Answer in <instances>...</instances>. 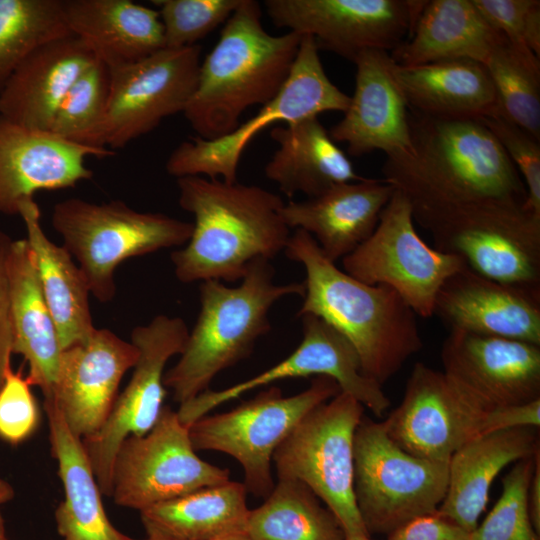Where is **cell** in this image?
<instances>
[{
	"instance_id": "cell-1",
	"label": "cell",
	"mask_w": 540,
	"mask_h": 540,
	"mask_svg": "<svg viewBox=\"0 0 540 540\" xmlns=\"http://www.w3.org/2000/svg\"><path fill=\"white\" fill-rule=\"evenodd\" d=\"M413 154L387 158L383 179L410 202L422 228L478 205H524L522 178L498 140L480 121L442 120L412 110Z\"/></svg>"
},
{
	"instance_id": "cell-2",
	"label": "cell",
	"mask_w": 540,
	"mask_h": 540,
	"mask_svg": "<svg viewBox=\"0 0 540 540\" xmlns=\"http://www.w3.org/2000/svg\"><path fill=\"white\" fill-rule=\"evenodd\" d=\"M177 187L179 206L194 217L188 242L171 254L179 281L235 282L253 261L284 251L291 234L280 196L202 176L177 178Z\"/></svg>"
},
{
	"instance_id": "cell-3",
	"label": "cell",
	"mask_w": 540,
	"mask_h": 540,
	"mask_svg": "<svg viewBox=\"0 0 540 540\" xmlns=\"http://www.w3.org/2000/svg\"><path fill=\"white\" fill-rule=\"evenodd\" d=\"M284 252L306 272L297 316H316L343 335L366 377L383 387L422 349L417 315L393 289L366 284L339 269L304 230H295Z\"/></svg>"
},
{
	"instance_id": "cell-4",
	"label": "cell",
	"mask_w": 540,
	"mask_h": 540,
	"mask_svg": "<svg viewBox=\"0 0 540 540\" xmlns=\"http://www.w3.org/2000/svg\"><path fill=\"white\" fill-rule=\"evenodd\" d=\"M261 15L257 1L241 0L200 63L183 111L197 137L213 140L229 134L248 108L266 104L288 79L302 35H271Z\"/></svg>"
},
{
	"instance_id": "cell-5",
	"label": "cell",
	"mask_w": 540,
	"mask_h": 540,
	"mask_svg": "<svg viewBox=\"0 0 540 540\" xmlns=\"http://www.w3.org/2000/svg\"><path fill=\"white\" fill-rule=\"evenodd\" d=\"M274 275L269 260L257 259L238 286L201 282L196 323L179 360L163 377L175 402L183 404L208 390L217 374L248 357L270 330L269 312L278 300L304 295L303 282L276 284Z\"/></svg>"
},
{
	"instance_id": "cell-6",
	"label": "cell",
	"mask_w": 540,
	"mask_h": 540,
	"mask_svg": "<svg viewBox=\"0 0 540 540\" xmlns=\"http://www.w3.org/2000/svg\"><path fill=\"white\" fill-rule=\"evenodd\" d=\"M51 224L78 262L90 293L100 302L116 294L114 272L131 257L184 246L193 223L163 213L140 212L125 202L69 198L53 207Z\"/></svg>"
},
{
	"instance_id": "cell-7",
	"label": "cell",
	"mask_w": 540,
	"mask_h": 540,
	"mask_svg": "<svg viewBox=\"0 0 540 540\" xmlns=\"http://www.w3.org/2000/svg\"><path fill=\"white\" fill-rule=\"evenodd\" d=\"M364 409L340 391L308 412L272 457L278 480L305 484L335 515L346 539L370 537L354 496V437Z\"/></svg>"
},
{
	"instance_id": "cell-8",
	"label": "cell",
	"mask_w": 540,
	"mask_h": 540,
	"mask_svg": "<svg viewBox=\"0 0 540 540\" xmlns=\"http://www.w3.org/2000/svg\"><path fill=\"white\" fill-rule=\"evenodd\" d=\"M448 483V463L400 448L382 422L363 416L354 437V496L371 535H389L437 511Z\"/></svg>"
},
{
	"instance_id": "cell-9",
	"label": "cell",
	"mask_w": 540,
	"mask_h": 540,
	"mask_svg": "<svg viewBox=\"0 0 540 540\" xmlns=\"http://www.w3.org/2000/svg\"><path fill=\"white\" fill-rule=\"evenodd\" d=\"M349 102L350 96L328 78L313 37L302 35L289 77L277 95L225 136L181 142L169 155L166 171L176 178L204 176L235 183L242 154L261 131L278 122L289 124L327 111L344 112Z\"/></svg>"
},
{
	"instance_id": "cell-10",
	"label": "cell",
	"mask_w": 540,
	"mask_h": 540,
	"mask_svg": "<svg viewBox=\"0 0 540 540\" xmlns=\"http://www.w3.org/2000/svg\"><path fill=\"white\" fill-rule=\"evenodd\" d=\"M340 391L327 376L288 397L270 386L230 411L197 419L188 426L189 437L195 451H218L237 460L247 493L265 499L275 485L271 465L277 447L308 412Z\"/></svg>"
},
{
	"instance_id": "cell-11",
	"label": "cell",
	"mask_w": 540,
	"mask_h": 540,
	"mask_svg": "<svg viewBox=\"0 0 540 540\" xmlns=\"http://www.w3.org/2000/svg\"><path fill=\"white\" fill-rule=\"evenodd\" d=\"M342 265L361 282L393 289L422 318L434 315L442 285L466 266L461 257L441 252L420 237L410 202L396 189L373 233Z\"/></svg>"
},
{
	"instance_id": "cell-12",
	"label": "cell",
	"mask_w": 540,
	"mask_h": 540,
	"mask_svg": "<svg viewBox=\"0 0 540 540\" xmlns=\"http://www.w3.org/2000/svg\"><path fill=\"white\" fill-rule=\"evenodd\" d=\"M434 248L457 255L477 274L540 289V216L524 205L466 207L423 227Z\"/></svg>"
},
{
	"instance_id": "cell-13",
	"label": "cell",
	"mask_w": 540,
	"mask_h": 540,
	"mask_svg": "<svg viewBox=\"0 0 540 540\" xmlns=\"http://www.w3.org/2000/svg\"><path fill=\"white\" fill-rule=\"evenodd\" d=\"M229 480V469L202 460L177 411L163 406L148 433L129 436L120 444L112 467L111 496L115 504L140 512Z\"/></svg>"
},
{
	"instance_id": "cell-14",
	"label": "cell",
	"mask_w": 540,
	"mask_h": 540,
	"mask_svg": "<svg viewBox=\"0 0 540 540\" xmlns=\"http://www.w3.org/2000/svg\"><path fill=\"white\" fill-rule=\"evenodd\" d=\"M188 334L182 318L167 315H157L132 330L131 342L139 352L132 377L117 396L104 425L82 439L103 495H112V467L120 444L129 436L145 435L158 420L166 395L165 366L171 357L183 352Z\"/></svg>"
},
{
	"instance_id": "cell-15",
	"label": "cell",
	"mask_w": 540,
	"mask_h": 540,
	"mask_svg": "<svg viewBox=\"0 0 540 540\" xmlns=\"http://www.w3.org/2000/svg\"><path fill=\"white\" fill-rule=\"evenodd\" d=\"M426 1L267 0L265 10L281 28L313 37L318 49L347 60L366 50L393 51L410 36Z\"/></svg>"
},
{
	"instance_id": "cell-16",
	"label": "cell",
	"mask_w": 540,
	"mask_h": 540,
	"mask_svg": "<svg viewBox=\"0 0 540 540\" xmlns=\"http://www.w3.org/2000/svg\"><path fill=\"white\" fill-rule=\"evenodd\" d=\"M201 47L164 48L138 62L109 68L104 145L115 151L183 112L200 67Z\"/></svg>"
},
{
	"instance_id": "cell-17",
	"label": "cell",
	"mask_w": 540,
	"mask_h": 540,
	"mask_svg": "<svg viewBox=\"0 0 540 540\" xmlns=\"http://www.w3.org/2000/svg\"><path fill=\"white\" fill-rule=\"evenodd\" d=\"M302 340L288 357L243 382L222 390H206L180 404V421L187 427L209 414L214 408L241 397L247 392L275 381L327 376L336 381L340 390L354 397L364 408L381 417L390 405L383 387L366 377L360 359L351 343L336 329L313 315H303Z\"/></svg>"
},
{
	"instance_id": "cell-18",
	"label": "cell",
	"mask_w": 540,
	"mask_h": 540,
	"mask_svg": "<svg viewBox=\"0 0 540 540\" xmlns=\"http://www.w3.org/2000/svg\"><path fill=\"white\" fill-rule=\"evenodd\" d=\"M440 356L448 381L482 411L540 399V345L450 330Z\"/></svg>"
},
{
	"instance_id": "cell-19",
	"label": "cell",
	"mask_w": 540,
	"mask_h": 540,
	"mask_svg": "<svg viewBox=\"0 0 540 540\" xmlns=\"http://www.w3.org/2000/svg\"><path fill=\"white\" fill-rule=\"evenodd\" d=\"M486 413L464 398L442 371L418 362L401 403L382 423L406 452L448 463L456 450L483 435Z\"/></svg>"
},
{
	"instance_id": "cell-20",
	"label": "cell",
	"mask_w": 540,
	"mask_h": 540,
	"mask_svg": "<svg viewBox=\"0 0 540 540\" xmlns=\"http://www.w3.org/2000/svg\"><path fill=\"white\" fill-rule=\"evenodd\" d=\"M139 352L108 329H97L85 342L62 350L52 396L77 437L95 434L107 420L125 373Z\"/></svg>"
},
{
	"instance_id": "cell-21",
	"label": "cell",
	"mask_w": 540,
	"mask_h": 540,
	"mask_svg": "<svg viewBox=\"0 0 540 540\" xmlns=\"http://www.w3.org/2000/svg\"><path fill=\"white\" fill-rule=\"evenodd\" d=\"M355 90L344 117L328 131L334 142L347 145L352 156L375 150L387 158L413 154L409 106L395 78L389 52L366 50L353 61Z\"/></svg>"
},
{
	"instance_id": "cell-22",
	"label": "cell",
	"mask_w": 540,
	"mask_h": 540,
	"mask_svg": "<svg viewBox=\"0 0 540 540\" xmlns=\"http://www.w3.org/2000/svg\"><path fill=\"white\" fill-rule=\"evenodd\" d=\"M113 155L108 148L76 144L0 116V214L18 215L21 203L38 191L71 188L90 179L86 158Z\"/></svg>"
},
{
	"instance_id": "cell-23",
	"label": "cell",
	"mask_w": 540,
	"mask_h": 540,
	"mask_svg": "<svg viewBox=\"0 0 540 540\" xmlns=\"http://www.w3.org/2000/svg\"><path fill=\"white\" fill-rule=\"evenodd\" d=\"M434 315L450 330L540 345V289L503 284L467 265L442 285Z\"/></svg>"
},
{
	"instance_id": "cell-24",
	"label": "cell",
	"mask_w": 540,
	"mask_h": 540,
	"mask_svg": "<svg viewBox=\"0 0 540 540\" xmlns=\"http://www.w3.org/2000/svg\"><path fill=\"white\" fill-rule=\"evenodd\" d=\"M394 191L383 178L343 183L315 198L290 200L282 208V217L289 229L310 234L336 263L373 233Z\"/></svg>"
},
{
	"instance_id": "cell-25",
	"label": "cell",
	"mask_w": 540,
	"mask_h": 540,
	"mask_svg": "<svg viewBox=\"0 0 540 540\" xmlns=\"http://www.w3.org/2000/svg\"><path fill=\"white\" fill-rule=\"evenodd\" d=\"M97 60L74 35L41 45L24 59L0 92V116L30 129L49 131L70 87Z\"/></svg>"
},
{
	"instance_id": "cell-26",
	"label": "cell",
	"mask_w": 540,
	"mask_h": 540,
	"mask_svg": "<svg viewBox=\"0 0 540 540\" xmlns=\"http://www.w3.org/2000/svg\"><path fill=\"white\" fill-rule=\"evenodd\" d=\"M539 452L538 428L499 430L471 439L448 462L446 494L436 514L472 532L497 475L509 464Z\"/></svg>"
},
{
	"instance_id": "cell-27",
	"label": "cell",
	"mask_w": 540,
	"mask_h": 540,
	"mask_svg": "<svg viewBox=\"0 0 540 540\" xmlns=\"http://www.w3.org/2000/svg\"><path fill=\"white\" fill-rule=\"evenodd\" d=\"M65 22L109 68L165 48L158 10L131 0H62Z\"/></svg>"
},
{
	"instance_id": "cell-28",
	"label": "cell",
	"mask_w": 540,
	"mask_h": 540,
	"mask_svg": "<svg viewBox=\"0 0 540 540\" xmlns=\"http://www.w3.org/2000/svg\"><path fill=\"white\" fill-rule=\"evenodd\" d=\"M395 78L411 110L442 120H472L500 114L491 77L481 62L453 59L416 66L395 63Z\"/></svg>"
},
{
	"instance_id": "cell-29",
	"label": "cell",
	"mask_w": 540,
	"mask_h": 540,
	"mask_svg": "<svg viewBox=\"0 0 540 540\" xmlns=\"http://www.w3.org/2000/svg\"><path fill=\"white\" fill-rule=\"evenodd\" d=\"M7 270L13 354L24 357L29 366V383L39 387L44 399H49L62 349L41 288L35 255L26 239L12 241Z\"/></svg>"
},
{
	"instance_id": "cell-30",
	"label": "cell",
	"mask_w": 540,
	"mask_h": 540,
	"mask_svg": "<svg viewBox=\"0 0 540 540\" xmlns=\"http://www.w3.org/2000/svg\"><path fill=\"white\" fill-rule=\"evenodd\" d=\"M279 147L265 166V175L288 198L303 193L318 197L333 187L365 179L330 137L318 117L270 131Z\"/></svg>"
},
{
	"instance_id": "cell-31",
	"label": "cell",
	"mask_w": 540,
	"mask_h": 540,
	"mask_svg": "<svg viewBox=\"0 0 540 540\" xmlns=\"http://www.w3.org/2000/svg\"><path fill=\"white\" fill-rule=\"evenodd\" d=\"M51 453L57 460L64 500L55 510L62 540H132L118 531L105 513L82 439L72 433L53 399H44Z\"/></svg>"
},
{
	"instance_id": "cell-32",
	"label": "cell",
	"mask_w": 540,
	"mask_h": 540,
	"mask_svg": "<svg viewBox=\"0 0 540 540\" xmlns=\"http://www.w3.org/2000/svg\"><path fill=\"white\" fill-rule=\"evenodd\" d=\"M503 39L473 0H432L426 1L408 39L390 55L400 66L453 59L484 64Z\"/></svg>"
},
{
	"instance_id": "cell-33",
	"label": "cell",
	"mask_w": 540,
	"mask_h": 540,
	"mask_svg": "<svg viewBox=\"0 0 540 540\" xmlns=\"http://www.w3.org/2000/svg\"><path fill=\"white\" fill-rule=\"evenodd\" d=\"M37 264L41 288L55 322L61 349L85 342L94 333L89 306L90 290L80 268L64 246L51 241L40 223L36 201L27 199L19 207Z\"/></svg>"
},
{
	"instance_id": "cell-34",
	"label": "cell",
	"mask_w": 540,
	"mask_h": 540,
	"mask_svg": "<svg viewBox=\"0 0 540 540\" xmlns=\"http://www.w3.org/2000/svg\"><path fill=\"white\" fill-rule=\"evenodd\" d=\"M250 509L243 483L227 481L140 511L151 540H212L246 534Z\"/></svg>"
},
{
	"instance_id": "cell-35",
	"label": "cell",
	"mask_w": 540,
	"mask_h": 540,
	"mask_svg": "<svg viewBox=\"0 0 540 540\" xmlns=\"http://www.w3.org/2000/svg\"><path fill=\"white\" fill-rule=\"evenodd\" d=\"M250 540H345L335 515L302 482L278 480L259 507L249 511Z\"/></svg>"
},
{
	"instance_id": "cell-36",
	"label": "cell",
	"mask_w": 540,
	"mask_h": 540,
	"mask_svg": "<svg viewBox=\"0 0 540 540\" xmlns=\"http://www.w3.org/2000/svg\"><path fill=\"white\" fill-rule=\"evenodd\" d=\"M69 35L62 0H0V92L35 49Z\"/></svg>"
},
{
	"instance_id": "cell-37",
	"label": "cell",
	"mask_w": 540,
	"mask_h": 540,
	"mask_svg": "<svg viewBox=\"0 0 540 540\" xmlns=\"http://www.w3.org/2000/svg\"><path fill=\"white\" fill-rule=\"evenodd\" d=\"M484 65L500 114L540 140V58L515 48L505 38Z\"/></svg>"
},
{
	"instance_id": "cell-38",
	"label": "cell",
	"mask_w": 540,
	"mask_h": 540,
	"mask_svg": "<svg viewBox=\"0 0 540 540\" xmlns=\"http://www.w3.org/2000/svg\"><path fill=\"white\" fill-rule=\"evenodd\" d=\"M109 91V67L98 59L70 87L49 131L76 144L106 148L104 130Z\"/></svg>"
},
{
	"instance_id": "cell-39",
	"label": "cell",
	"mask_w": 540,
	"mask_h": 540,
	"mask_svg": "<svg viewBox=\"0 0 540 540\" xmlns=\"http://www.w3.org/2000/svg\"><path fill=\"white\" fill-rule=\"evenodd\" d=\"M536 455L514 463L502 480L498 501L484 521L471 532L472 540H539L527 504Z\"/></svg>"
},
{
	"instance_id": "cell-40",
	"label": "cell",
	"mask_w": 540,
	"mask_h": 540,
	"mask_svg": "<svg viewBox=\"0 0 540 540\" xmlns=\"http://www.w3.org/2000/svg\"><path fill=\"white\" fill-rule=\"evenodd\" d=\"M241 0H155L163 25L165 48L197 45L225 24Z\"/></svg>"
},
{
	"instance_id": "cell-41",
	"label": "cell",
	"mask_w": 540,
	"mask_h": 540,
	"mask_svg": "<svg viewBox=\"0 0 540 540\" xmlns=\"http://www.w3.org/2000/svg\"><path fill=\"white\" fill-rule=\"evenodd\" d=\"M479 121L490 130L517 168L527 193L524 207L540 216V140L501 114Z\"/></svg>"
},
{
	"instance_id": "cell-42",
	"label": "cell",
	"mask_w": 540,
	"mask_h": 540,
	"mask_svg": "<svg viewBox=\"0 0 540 540\" xmlns=\"http://www.w3.org/2000/svg\"><path fill=\"white\" fill-rule=\"evenodd\" d=\"M486 20L515 48L540 58L539 0H473Z\"/></svg>"
},
{
	"instance_id": "cell-43",
	"label": "cell",
	"mask_w": 540,
	"mask_h": 540,
	"mask_svg": "<svg viewBox=\"0 0 540 540\" xmlns=\"http://www.w3.org/2000/svg\"><path fill=\"white\" fill-rule=\"evenodd\" d=\"M40 423V411L31 384L22 368L10 367L0 388V439L19 445L30 438Z\"/></svg>"
},
{
	"instance_id": "cell-44",
	"label": "cell",
	"mask_w": 540,
	"mask_h": 540,
	"mask_svg": "<svg viewBox=\"0 0 540 540\" xmlns=\"http://www.w3.org/2000/svg\"><path fill=\"white\" fill-rule=\"evenodd\" d=\"M12 241L9 235L0 230V388L6 371L11 367L13 354V327L7 270V259Z\"/></svg>"
},
{
	"instance_id": "cell-45",
	"label": "cell",
	"mask_w": 540,
	"mask_h": 540,
	"mask_svg": "<svg viewBox=\"0 0 540 540\" xmlns=\"http://www.w3.org/2000/svg\"><path fill=\"white\" fill-rule=\"evenodd\" d=\"M387 540H472V537L471 532L435 512L406 523L390 533Z\"/></svg>"
},
{
	"instance_id": "cell-46",
	"label": "cell",
	"mask_w": 540,
	"mask_h": 540,
	"mask_svg": "<svg viewBox=\"0 0 540 540\" xmlns=\"http://www.w3.org/2000/svg\"><path fill=\"white\" fill-rule=\"evenodd\" d=\"M540 399L491 410L486 413L483 435L514 428H539Z\"/></svg>"
},
{
	"instance_id": "cell-47",
	"label": "cell",
	"mask_w": 540,
	"mask_h": 540,
	"mask_svg": "<svg viewBox=\"0 0 540 540\" xmlns=\"http://www.w3.org/2000/svg\"><path fill=\"white\" fill-rule=\"evenodd\" d=\"M528 512L535 531L540 534V453L536 455L527 492Z\"/></svg>"
},
{
	"instance_id": "cell-48",
	"label": "cell",
	"mask_w": 540,
	"mask_h": 540,
	"mask_svg": "<svg viewBox=\"0 0 540 540\" xmlns=\"http://www.w3.org/2000/svg\"><path fill=\"white\" fill-rule=\"evenodd\" d=\"M14 496L12 486L5 480L0 479V505L8 502Z\"/></svg>"
},
{
	"instance_id": "cell-49",
	"label": "cell",
	"mask_w": 540,
	"mask_h": 540,
	"mask_svg": "<svg viewBox=\"0 0 540 540\" xmlns=\"http://www.w3.org/2000/svg\"><path fill=\"white\" fill-rule=\"evenodd\" d=\"M132 540H137V539H132ZM143 540H151V539L147 538ZM212 540H250V539L246 534H237V535H230V536L221 537V538L212 539Z\"/></svg>"
},
{
	"instance_id": "cell-50",
	"label": "cell",
	"mask_w": 540,
	"mask_h": 540,
	"mask_svg": "<svg viewBox=\"0 0 540 540\" xmlns=\"http://www.w3.org/2000/svg\"><path fill=\"white\" fill-rule=\"evenodd\" d=\"M0 540H8L7 535H6V530H5V523H4V519L1 512H0Z\"/></svg>"
},
{
	"instance_id": "cell-51",
	"label": "cell",
	"mask_w": 540,
	"mask_h": 540,
	"mask_svg": "<svg viewBox=\"0 0 540 540\" xmlns=\"http://www.w3.org/2000/svg\"><path fill=\"white\" fill-rule=\"evenodd\" d=\"M345 540H372V539H370V537H368V538H362V539H345Z\"/></svg>"
}]
</instances>
